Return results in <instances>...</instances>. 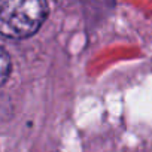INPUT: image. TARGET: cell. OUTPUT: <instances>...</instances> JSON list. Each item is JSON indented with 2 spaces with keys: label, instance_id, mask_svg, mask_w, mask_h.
I'll list each match as a JSON object with an SVG mask.
<instances>
[{
  "label": "cell",
  "instance_id": "obj_1",
  "mask_svg": "<svg viewBox=\"0 0 152 152\" xmlns=\"http://www.w3.org/2000/svg\"><path fill=\"white\" fill-rule=\"evenodd\" d=\"M48 17V5L42 0H5L0 5V33L11 39L34 34Z\"/></svg>",
  "mask_w": 152,
  "mask_h": 152
},
{
  "label": "cell",
  "instance_id": "obj_2",
  "mask_svg": "<svg viewBox=\"0 0 152 152\" xmlns=\"http://www.w3.org/2000/svg\"><path fill=\"white\" fill-rule=\"evenodd\" d=\"M0 72H2V85L6 84L8 76L11 73V58L6 52V49H2V60H0Z\"/></svg>",
  "mask_w": 152,
  "mask_h": 152
}]
</instances>
